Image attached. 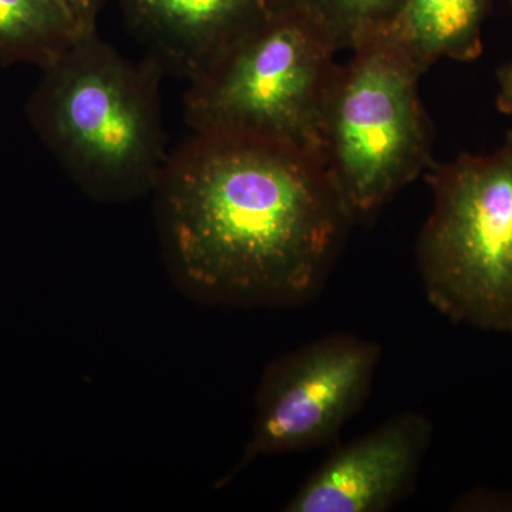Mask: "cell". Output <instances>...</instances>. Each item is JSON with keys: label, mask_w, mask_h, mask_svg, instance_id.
<instances>
[{"label": "cell", "mask_w": 512, "mask_h": 512, "mask_svg": "<svg viewBox=\"0 0 512 512\" xmlns=\"http://www.w3.org/2000/svg\"><path fill=\"white\" fill-rule=\"evenodd\" d=\"M153 197L171 281L205 305L311 302L355 222L318 156L262 138L192 134Z\"/></svg>", "instance_id": "6da1fadb"}, {"label": "cell", "mask_w": 512, "mask_h": 512, "mask_svg": "<svg viewBox=\"0 0 512 512\" xmlns=\"http://www.w3.org/2000/svg\"><path fill=\"white\" fill-rule=\"evenodd\" d=\"M164 70L134 63L97 33H79L42 70L26 117L43 146L93 200L153 194L170 153L161 113Z\"/></svg>", "instance_id": "7a4b0ae2"}, {"label": "cell", "mask_w": 512, "mask_h": 512, "mask_svg": "<svg viewBox=\"0 0 512 512\" xmlns=\"http://www.w3.org/2000/svg\"><path fill=\"white\" fill-rule=\"evenodd\" d=\"M338 52L311 10L284 0L210 72L188 83L185 121L192 134L262 138L319 157Z\"/></svg>", "instance_id": "3957f363"}, {"label": "cell", "mask_w": 512, "mask_h": 512, "mask_svg": "<svg viewBox=\"0 0 512 512\" xmlns=\"http://www.w3.org/2000/svg\"><path fill=\"white\" fill-rule=\"evenodd\" d=\"M424 174L433 207L417 265L430 305L451 322L512 336V131L490 153Z\"/></svg>", "instance_id": "277c9868"}, {"label": "cell", "mask_w": 512, "mask_h": 512, "mask_svg": "<svg viewBox=\"0 0 512 512\" xmlns=\"http://www.w3.org/2000/svg\"><path fill=\"white\" fill-rule=\"evenodd\" d=\"M352 53L326 94L319 157L356 222L429 170L434 140L419 67L379 36Z\"/></svg>", "instance_id": "5b68a950"}, {"label": "cell", "mask_w": 512, "mask_h": 512, "mask_svg": "<svg viewBox=\"0 0 512 512\" xmlns=\"http://www.w3.org/2000/svg\"><path fill=\"white\" fill-rule=\"evenodd\" d=\"M380 359L373 340L333 333L272 360L256 392L251 439L231 476L258 457L332 443L365 404Z\"/></svg>", "instance_id": "8992f818"}, {"label": "cell", "mask_w": 512, "mask_h": 512, "mask_svg": "<svg viewBox=\"0 0 512 512\" xmlns=\"http://www.w3.org/2000/svg\"><path fill=\"white\" fill-rule=\"evenodd\" d=\"M433 431L424 414H396L336 448L289 498L284 511L392 510L412 493Z\"/></svg>", "instance_id": "52a82bcc"}, {"label": "cell", "mask_w": 512, "mask_h": 512, "mask_svg": "<svg viewBox=\"0 0 512 512\" xmlns=\"http://www.w3.org/2000/svg\"><path fill=\"white\" fill-rule=\"evenodd\" d=\"M284 0H120L128 28L164 73L188 83L271 18Z\"/></svg>", "instance_id": "ba28073f"}, {"label": "cell", "mask_w": 512, "mask_h": 512, "mask_svg": "<svg viewBox=\"0 0 512 512\" xmlns=\"http://www.w3.org/2000/svg\"><path fill=\"white\" fill-rule=\"evenodd\" d=\"M494 0H403L379 37L426 73L441 59L473 62ZM376 37V36H375Z\"/></svg>", "instance_id": "9c48e42d"}, {"label": "cell", "mask_w": 512, "mask_h": 512, "mask_svg": "<svg viewBox=\"0 0 512 512\" xmlns=\"http://www.w3.org/2000/svg\"><path fill=\"white\" fill-rule=\"evenodd\" d=\"M79 32L57 0H0V64H35L62 55Z\"/></svg>", "instance_id": "30bf717a"}, {"label": "cell", "mask_w": 512, "mask_h": 512, "mask_svg": "<svg viewBox=\"0 0 512 512\" xmlns=\"http://www.w3.org/2000/svg\"><path fill=\"white\" fill-rule=\"evenodd\" d=\"M325 26L339 50H355L382 32L403 0H298Z\"/></svg>", "instance_id": "8fae6325"}, {"label": "cell", "mask_w": 512, "mask_h": 512, "mask_svg": "<svg viewBox=\"0 0 512 512\" xmlns=\"http://www.w3.org/2000/svg\"><path fill=\"white\" fill-rule=\"evenodd\" d=\"M67 15L70 16L77 32L97 30V18L106 0H60Z\"/></svg>", "instance_id": "7c38bea8"}, {"label": "cell", "mask_w": 512, "mask_h": 512, "mask_svg": "<svg viewBox=\"0 0 512 512\" xmlns=\"http://www.w3.org/2000/svg\"><path fill=\"white\" fill-rule=\"evenodd\" d=\"M497 99L495 106L503 114H512V62L497 70Z\"/></svg>", "instance_id": "4fadbf2b"}, {"label": "cell", "mask_w": 512, "mask_h": 512, "mask_svg": "<svg viewBox=\"0 0 512 512\" xmlns=\"http://www.w3.org/2000/svg\"><path fill=\"white\" fill-rule=\"evenodd\" d=\"M508 3H510V6L512 8V0H507Z\"/></svg>", "instance_id": "5bb4252c"}, {"label": "cell", "mask_w": 512, "mask_h": 512, "mask_svg": "<svg viewBox=\"0 0 512 512\" xmlns=\"http://www.w3.org/2000/svg\"><path fill=\"white\" fill-rule=\"evenodd\" d=\"M57 2H59V3H60V0H57ZM60 5H62V3H60ZM62 6H63V5H62Z\"/></svg>", "instance_id": "9a60e30c"}]
</instances>
